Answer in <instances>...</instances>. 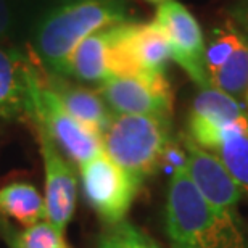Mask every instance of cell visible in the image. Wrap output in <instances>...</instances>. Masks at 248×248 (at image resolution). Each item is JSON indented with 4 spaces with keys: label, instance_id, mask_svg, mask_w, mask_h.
I'll use <instances>...</instances> for the list:
<instances>
[{
    "label": "cell",
    "instance_id": "obj_17",
    "mask_svg": "<svg viewBox=\"0 0 248 248\" xmlns=\"http://www.w3.org/2000/svg\"><path fill=\"white\" fill-rule=\"evenodd\" d=\"M245 36L239 31V28L232 23H227L226 26L216 28L213 31L206 50H205V66L208 78H211L222 64L231 58L242 42Z\"/></svg>",
    "mask_w": 248,
    "mask_h": 248
},
{
    "label": "cell",
    "instance_id": "obj_8",
    "mask_svg": "<svg viewBox=\"0 0 248 248\" xmlns=\"http://www.w3.org/2000/svg\"><path fill=\"white\" fill-rule=\"evenodd\" d=\"M155 21L170 39L172 60L200 89L211 87L205 66V39L193 15L177 0H165L156 10Z\"/></svg>",
    "mask_w": 248,
    "mask_h": 248
},
{
    "label": "cell",
    "instance_id": "obj_2",
    "mask_svg": "<svg viewBox=\"0 0 248 248\" xmlns=\"http://www.w3.org/2000/svg\"><path fill=\"white\" fill-rule=\"evenodd\" d=\"M184 168L172 172L168 190L166 232L171 248H247L234 215L213 210Z\"/></svg>",
    "mask_w": 248,
    "mask_h": 248
},
{
    "label": "cell",
    "instance_id": "obj_5",
    "mask_svg": "<svg viewBox=\"0 0 248 248\" xmlns=\"http://www.w3.org/2000/svg\"><path fill=\"white\" fill-rule=\"evenodd\" d=\"M79 168L84 192L93 210L111 226L124 221L140 187V181L103 152Z\"/></svg>",
    "mask_w": 248,
    "mask_h": 248
},
{
    "label": "cell",
    "instance_id": "obj_6",
    "mask_svg": "<svg viewBox=\"0 0 248 248\" xmlns=\"http://www.w3.org/2000/svg\"><path fill=\"white\" fill-rule=\"evenodd\" d=\"M97 92L115 115H142L171 120L172 91L166 74L115 76L98 84Z\"/></svg>",
    "mask_w": 248,
    "mask_h": 248
},
{
    "label": "cell",
    "instance_id": "obj_20",
    "mask_svg": "<svg viewBox=\"0 0 248 248\" xmlns=\"http://www.w3.org/2000/svg\"><path fill=\"white\" fill-rule=\"evenodd\" d=\"M10 3L15 10L21 31H31L41 15L50 8L47 0H10Z\"/></svg>",
    "mask_w": 248,
    "mask_h": 248
},
{
    "label": "cell",
    "instance_id": "obj_1",
    "mask_svg": "<svg viewBox=\"0 0 248 248\" xmlns=\"http://www.w3.org/2000/svg\"><path fill=\"white\" fill-rule=\"evenodd\" d=\"M126 21V0H73L55 5L32 26L31 52L47 73L68 78L71 55L84 39Z\"/></svg>",
    "mask_w": 248,
    "mask_h": 248
},
{
    "label": "cell",
    "instance_id": "obj_4",
    "mask_svg": "<svg viewBox=\"0 0 248 248\" xmlns=\"http://www.w3.org/2000/svg\"><path fill=\"white\" fill-rule=\"evenodd\" d=\"M31 120L37 131L46 132L58 148L76 165H84L103 152L102 136L91 131L64 110L55 92L47 82V71L41 68L32 91Z\"/></svg>",
    "mask_w": 248,
    "mask_h": 248
},
{
    "label": "cell",
    "instance_id": "obj_21",
    "mask_svg": "<svg viewBox=\"0 0 248 248\" xmlns=\"http://www.w3.org/2000/svg\"><path fill=\"white\" fill-rule=\"evenodd\" d=\"M18 32H21V28L12 3L10 0H0V42L16 37Z\"/></svg>",
    "mask_w": 248,
    "mask_h": 248
},
{
    "label": "cell",
    "instance_id": "obj_14",
    "mask_svg": "<svg viewBox=\"0 0 248 248\" xmlns=\"http://www.w3.org/2000/svg\"><path fill=\"white\" fill-rule=\"evenodd\" d=\"M0 211L24 227L47 221L46 198L29 182H13L0 188Z\"/></svg>",
    "mask_w": 248,
    "mask_h": 248
},
{
    "label": "cell",
    "instance_id": "obj_15",
    "mask_svg": "<svg viewBox=\"0 0 248 248\" xmlns=\"http://www.w3.org/2000/svg\"><path fill=\"white\" fill-rule=\"evenodd\" d=\"M211 87L240 98L248 91V41L244 39L239 48L232 53L217 71L210 78Z\"/></svg>",
    "mask_w": 248,
    "mask_h": 248
},
{
    "label": "cell",
    "instance_id": "obj_25",
    "mask_svg": "<svg viewBox=\"0 0 248 248\" xmlns=\"http://www.w3.org/2000/svg\"><path fill=\"white\" fill-rule=\"evenodd\" d=\"M247 103H248V91H247Z\"/></svg>",
    "mask_w": 248,
    "mask_h": 248
},
{
    "label": "cell",
    "instance_id": "obj_13",
    "mask_svg": "<svg viewBox=\"0 0 248 248\" xmlns=\"http://www.w3.org/2000/svg\"><path fill=\"white\" fill-rule=\"evenodd\" d=\"M111 41L113 26L100 29L84 39L71 55L69 76L93 84H102L113 78Z\"/></svg>",
    "mask_w": 248,
    "mask_h": 248
},
{
    "label": "cell",
    "instance_id": "obj_22",
    "mask_svg": "<svg viewBox=\"0 0 248 248\" xmlns=\"http://www.w3.org/2000/svg\"><path fill=\"white\" fill-rule=\"evenodd\" d=\"M232 18L239 31L248 37V0H239L235 3V7L232 8Z\"/></svg>",
    "mask_w": 248,
    "mask_h": 248
},
{
    "label": "cell",
    "instance_id": "obj_3",
    "mask_svg": "<svg viewBox=\"0 0 248 248\" xmlns=\"http://www.w3.org/2000/svg\"><path fill=\"white\" fill-rule=\"evenodd\" d=\"M171 142V120L158 116L113 113L102 132L103 153L140 182L161 165Z\"/></svg>",
    "mask_w": 248,
    "mask_h": 248
},
{
    "label": "cell",
    "instance_id": "obj_7",
    "mask_svg": "<svg viewBox=\"0 0 248 248\" xmlns=\"http://www.w3.org/2000/svg\"><path fill=\"white\" fill-rule=\"evenodd\" d=\"M234 132H248V116L239 100L219 89H202L188 115V139L213 152Z\"/></svg>",
    "mask_w": 248,
    "mask_h": 248
},
{
    "label": "cell",
    "instance_id": "obj_24",
    "mask_svg": "<svg viewBox=\"0 0 248 248\" xmlns=\"http://www.w3.org/2000/svg\"><path fill=\"white\" fill-rule=\"evenodd\" d=\"M147 2H150V3H158V5H160V3L165 2V0H147Z\"/></svg>",
    "mask_w": 248,
    "mask_h": 248
},
{
    "label": "cell",
    "instance_id": "obj_19",
    "mask_svg": "<svg viewBox=\"0 0 248 248\" xmlns=\"http://www.w3.org/2000/svg\"><path fill=\"white\" fill-rule=\"evenodd\" d=\"M12 248H66L63 234L48 221H41L13 239Z\"/></svg>",
    "mask_w": 248,
    "mask_h": 248
},
{
    "label": "cell",
    "instance_id": "obj_12",
    "mask_svg": "<svg viewBox=\"0 0 248 248\" xmlns=\"http://www.w3.org/2000/svg\"><path fill=\"white\" fill-rule=\"evenodd\" d=\"M47 82L69 115L91 131L102 136L113 113L100 93L50 73H47Z\"/></svg>",
    "mask_w": 248,
    "mask_h": 248
},
{
    "label": "cell",
    "instance_id": "obj_16",
    "mask_svg": "<svg viewBox=\"0 0 248 248\" xmlns=\"http://www.w3.org/2000/svg\"><path fill=\"white\" fill-rule=\"evenodd\" d=\"M213 153L222 161L242 190L248 193V134H231L213 150Z\"/></svg>",
    "mask_w": 248,
    "mask_h": 248
},
{
    "label": "cell",
    "instance_id": "obj_18",
    "mask_svg": "<svg viewBox=\"0 0 248 248\" xmlns=\"http://www.w3.org/2000/svg\"><path fill=\"white\" fill-rule=\"evenodd\" d=\"M97 248H161L137 226L127 221L113 224L110 231L102 237Z\"/></svg>",
    "mask_w": 248,
    "mask_h": 248
},
{
    "label": "cell",
    "instance_id": "obj_10",
    "mask_svg": "<svg viewBox=\"0 0 248 248\" xmlns=\"http://www.w3.org/2000/svg\"><path fill=\"white\" fill-rule=\"evenodd\" d=\"M186 172L202 198L213 210L232 213L240 202L242 188L215 153L186 140Z\"/></svg>",
    "mask_w": 248,
    "mask_h": 248
},
{
    "label": "cell",
    "instance_id": "obj_23",
    "mask_svg": "<svg viewBox=\"0 0 248 248\" xmlns=\"http://www.w3.org/2000/svg\"><path fill=\"white\" fill-rule=\"evenodd\" d=\"M47 2H48V7H55V5L66 3V2H73V0H47Z\"/></svg>",
    "mask_w": 248,
    "mask_h": 248
},
{
    "label": "cell",
    "instance_id": "obj_11",
    "mask_svg": "<svg viewBox=\"0 0 248 248\" xmlns=\"http://www.w3.org/2000/svg\"><path fill=\"white\" fill-rule=\"evenodd\" d=\"M46 168V208L47 221L64 232L76 210L78 181L71 165L62 156L60 150L46 132L37 131Z\"/></svg>",
    "mask_w": 248,
    "mask_h": 248
},
{
    "label": "cell",
    "instance_id": "obj_9",
    "mask_svg": "<svg viewBox=\"0 0 248 248\" xmlns=\"http://www.w3.org/2000/svg\"><path fill=\"white\" fill-rule=\"evenodd\" d=\"M41 64L32 55L15 47L0 46V118L31 120L32 91Z\"/></svg>",
    "mask_w": 248,
    "mask_h": 248
}]
</instances>
